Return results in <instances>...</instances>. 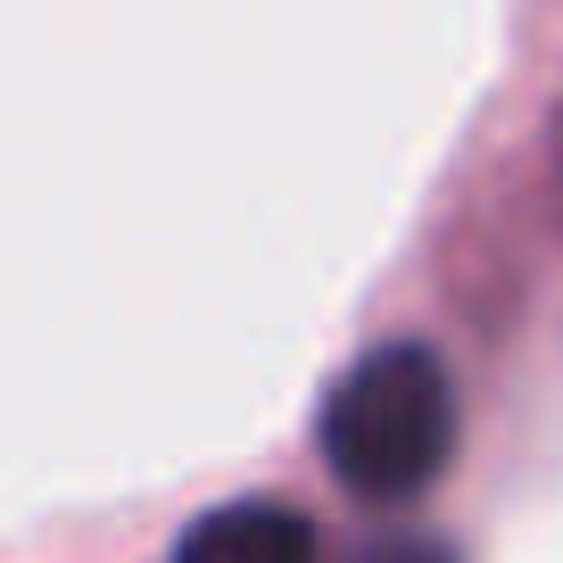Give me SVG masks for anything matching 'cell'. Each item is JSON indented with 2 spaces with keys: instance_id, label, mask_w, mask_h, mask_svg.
I'll return each instance as SVG.
<instances>
[{
  "instance_id": "2",
  "label": "cell",
  "mask_w": 563,
  "mask_h": 563,
  "mask_svg": "<svg viewBox=\"0 0 563 563\" xmlns=\"http://www.w3.org/2000/svg\"><path fill=\"white\" fill-rule=\"evenodd\" d=\"M175 563H316V522L290 506H257V497L216 506L208 522H191Z\"/></svg>"
},
{
  "instance_id": "1",
  "label": "cell",
  "mask_w": 563,
  "mask_h": 563,
  "mask_svg": "<svg viewBox=\"0 0 563 563\" xmlns=\"http://www.w3.org/2000/svg\"><path fill=\"white\" fill-rule=\"evenodd\" d=\"M456 448V389L448 365L415 340L373 349L323 406V456L356 497H415Z\"/></svg>"
}]
</instances>
